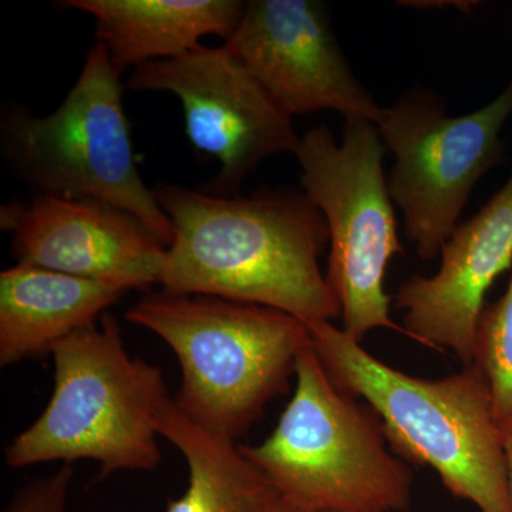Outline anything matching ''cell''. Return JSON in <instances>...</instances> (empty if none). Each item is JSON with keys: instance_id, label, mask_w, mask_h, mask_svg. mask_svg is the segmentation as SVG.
<instances>
[{"instance_id": "obj_1", "label": "cell", "mask_w": 512, "mask_h": 512, "mask_svg": "<svg viewBox=\"0 0 512 512\" xmlns=\"http://www.w3.org/2000/svg\"><path fill=\"white\" fill-rule=\"evenodd\" d=\"M153 191L174 229L158 279L164 291L268 306L306 325L340 316L320 268L328 224L305 192L220 197L164 183Z\"/></svg>"}, {"instance_id": "obj_2", "label": "cell", "mask_w": 512, "mask_h": 512, "mask_svg": "<svg viewBox=\"0 0 512 512\" xmlns=\"http://www.w3.org/2000/svg\"><path fill=\"white\" fill-rule=\"evenodd\" d=\"M306 326L332 382L372 407L397 457L430 467L448 493L480 512H512L507 439L480 367L420 379L370 355L329 320Z\"/></svg>"}, {"instance_id": "obj_3", "label": "cell", "mask_w": 512, "mask_h": 512, "mask_svg": "<svg viewBox=\"0 0 512 512\" xmlns=\"http://www.w3.org/2000/svg\"><path fill=\"white\" fill-rule=\"evenodd\" d=\"M53 392L35 423L13 439L6 464H99L96 481L161 463L157 423L173 396L163 370L133 357L117 319L104 313L57 345Z\"/></svg>"}, {"instance_id": "obj_4", "label": "cell", "mask_w": 512, "mask_h": 512, "mask_svg": "<svg viewBox=\"0 0 512 512\" xmlns=\"http://www.w3.org/2000/svg\"><path fill=\"white\" fill-rule=\"evenodd\" d=\"M128 322L156 333L180 363L174 402L192 420L234 441L288 389L311 335L302 320L255 303L150 292Z\"/></svg>"}, {"instance_id": "obj_5", "label": "cell", "mask_w": 512, "mask_h": 512, "mask_svg": "<svg viewBox=\"0 0 512 512\" xmlns=\"http://www.w3.org/2000/svg\"><path fill=\"white\" fill-rule=\"evenodd\" d=\"M295 377L274 431L256 446H241L269 487L308 510L409 511L412 468L393 453L372 407L332 382L311 339Z\"/></svg>"}, {"instance_id": "obj_6", "label": "cell", "mask_w": 512, "mask_h": 512, "mask_svg": "<svg viewBox=\"0 0 512 512\" xmlns=\"http://www.w3.org/2000/svg\"><path fill=\"white\" fill-rule=\"evenodd\" d=\"M121 72L96 42L79 79L53 113L9 104L0 147L10 170L36 195L106 202L143 221L170 247L174 229L138 171Z\"/></svg>"}, {"instance_id": "obj_7", "label": "cell", "mask_w": 512, "mask_h": 512, "mask_svg": "<svg viewBox=\"0 0 512 512\" xmlns=\"http://www.w3.org/2000/svg\"><path fill=\"white\" fill-rule=\"evenodd\" d=\"M386 151L373 121L352 119L340 143L328 127H316L301 137L295 153L303 192L328 224L326 281L339 303L342 329L357 342L376 329L409 338L390 318L392 299L384 291L387 265L403 252L384 177Z\"/></svg>"}, {"instance_id": "obj_8", "label": "cell", "mask_w": 512, "mask_h": 512, "mask_svg": "<svg viewBox=\"0 0 512 512\" xmlns=\"http://www.w3.org/2000/svg\"><path fill=\"white\" fill-rule=\"evenodd\" d=\"M511 114L512 82L467 116L448 117L440 99L417 90L380 110L375 126L394 154L387 178L390 197L424 261L441 254L471 191L500 163L501 131Z\"/></svg>"}, {"instance_id": "obj_9", "label": "cell", "mask_w": 512, "mask_h": 512, "mask_svg": "<svg viewBox=\"0 0 512 512\" xmlns=\"http://www.w3.org/2000/svg\"><path fill=\"white\" fill-rule=\"evenodd\" d=\"M128 89L173 93L183 104L185 133L198 153L214 157L220 173L208 192L238 195L266 158L298 150L292 117L227 46H198L174 59L131 70Z\"/></svg>"}, {"instance_id": "obj_10", "label": "cell", "mask_w": 512, "mask_h": 512, "mask_svg": "<svg viewBox=\"0 0 512 512\" xmlns=\"http://www.w3.org/2000/svg\"><path fill=\"white\" fill-rule=\"evenodd\" d=\"M225 46L289 114L336 111L346 120L379 117L340 52L325 8L312 0H251Z\"/></svg>"}, {"instance_id": "obj_11", "label": "cell", "mask_w": 512, "mask_h": 512, "mask_svg": "<svg viewBox=\"0 0 512 512\" xmlns=\"http://www.w3.org/2000/svg\"><path fill=\"white\" fill-rule=\"evenodd\" d=\"M18 264L124 292L158 285L165 245L130 212L94 200L35 195L0 207Z\"/></svg>"}, {"instance_id": "obj_12", "label": "cell", "mask_w": 512, "mask_h": 512, "mask_svg": "<svg viewBox=\"0 0 512 512\" xmlns=\"http://www.w3.org/2000/svg\"><path fill=\"white\" fill-rule=\"evenodd\" d=\"M512 264V174L477 215L458 224L441 249L433 276H413L396 293L403 328L429 349L451 350L473 365L485 295Z\"/></svg>"}, {"instance_id": "obj_13", "label": "cell", "mask_w": 512, "mask_h": 512, "mask_svg": "<svg viewBox=\"0 0 512 512\" xmlns=\"http://www.w3.org/2000/svg\"><path fill=\"white\" fill-rule=\"evenodd\" d=\"M127 292L89 279L16 264L0 274V366L52 356Z\"/></svg>"}, {"instance_id": "obj_14", "label": "cell", "mask_w": 512, "mask_h": 512, "mask_svg": "<svg viewBox=\"0 0 512 512\" xmlns=\"http://www.w3.org/2000/svg\"><path fill=\"white\" fill-rule=\"evenodd\" d=\"M60 5L93 16L96 42L121 73L185 55L205 36L227 42L245 9L238 0H67Z\"/></svg>"}, {"instance_id": "obj_15", "label": "cell", "mask_w": 512, "mask_h": 512, "mask_svg": "<svg viewBox=\"0 0 512 512\" xmlns=\"http://www.w3.org/2000/svg\"><path fill=\"white\" fill-rule=\"evenodd\" d=\"M157 429L180 450L188 468L184 494L168 500L165 512H254L271 488L237 441L192 420L174 397L158 417Z\"/></svg>"}, {"instance_id": "obj_16", "label": "cell", "mask_w": 512, "mask_h": 512, "mask_svg": "<svg viewBox=\"0 0 512 512\" xmlns=\"http://www.w3.org/2000/svg\"><path fill=\"white\" fill-rule=\"evenodd\" d=\"M473 363L483 370L495 421L507 439L512 436V278L504 295L481 313Z\"/></svg>"}, {"instance_id": "obj_17", "label": "cell", "mask_w": 512, "mask_h": 512, "mask_svg": "<svg viewBox=\"0 0 512 512\" xmlns=\"http://www.w3.org/2000/svg\"><path fill=\"white\" fill-rule=\"evenodd\" d=\"M73 464H62L55 473L20 488L3 512H67Z\"/></svg>"}, {"instance_id": "obj_18", "label": "cell", "mask_w": 512, "mask_h": 512, "mask_svg": "<svg viewBox=\"0 0 512 512\" xmlns=\"http://www.w3.org/2000/svg\"><path fill=\"white\" fill-rule=\"evenodd\" d=\"M254 512H326L308 510V508L299 507L286 501L281 495L276 494L272 488H269L268 493L262 497Z\"/></svg>"}, {"instance_id": "obj_19", "label": "cell", "mask_w": 512, "mask_h": 512, "mask_svg": "<svg viewBox=\"0 0 512 512\" xmlns=\"http://www.w3.org/2000/svg\"><path fill=\"white\" fill-rule=\"evenodd\" d=\"M505 450H507L508 468H510L511 494H512V436L505 440Z\"/></svg>"}]
</instances>
